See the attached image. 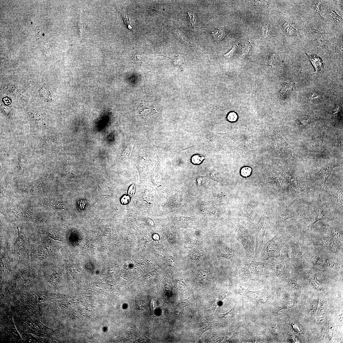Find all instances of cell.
<instances>
[{"label":"cell","instance_id":"cell-25","mask_svg":"<svg viewBox=\"0 0 343 343\" xmlns=\"http://www.w3.org/2000/svg\"><path fill=\"white\" fill-rule=\"evenodd\" d=\"M235 308H233L231 309L230 311H229L228 312L226 313L225 314H223V316L224 317L225 319H228L233 318V317L235 315Z\"/></svg>","mask_w":343,"mask_h":343},{"label":"cell","instance_id":"cell-12","mask_svg":"<svg viewBox=\"0 0 343 343\" xmlns=\"http://www.w3.org/2000/svg\"><path fill=\"white\" fill-rule=\"evenodd\" d=\"M298 216L297 214L291 211H287L280 214L276 225L281 223L290 218Z\"/></svg>","mask_w":343,"mask_h":343},{"label":"cell","instance_id":"cell-32","mask_svg":"<svg viewBox=\"0 0 343 343\" xmlns=\"http://www.w3.org/2000/svg\"><path fill=\"white\" fill-rule=\"evenodd\" d=\"M130 200V198L129 196L124 195L122 198L121 202L123 204H127L129 203Z\"/></svg>","mask_w":343,"mask_h":343},{"label":"cell","instance_id":"cell-24","mask_svg":"<svg viewBox=\"0 0 343 343\" xmlns=\"http://www.w3.org/2000/svg\"><path fill=\"white\" fill-rule=\"evenodd\" d=\"M206 177L203 176H199L197 178V184L198 186H200L204 185L206 182Z\"/></svg>","mask_w":343,"mask_h":343},{"label":"cell","instance_id":"cell-19","mask_svg":"<svg viewBox=\"0 0 343 343\" xmlns=\"http://www.w3.org/2000/svg\"><path fill=\"white\" fill-rule=\"evenodd\" d=\"M122 16L124 21L127 27L130 30L133 31L134 26L132 18L127 13H124L122 14Z\"/></svg>","mask_w":343,"mask_h":343},{"label":"cell","instance_id":"cell-15","mask_svg":"<svg viewBox=\"0 0 343 343\" xmlns=\"http://www.w3.org/2000/svg\"><path fill=\"white\" fill-rule=\"evenodd\" d=\"M246 292L247 293V294L249 298H251L253 300H255L257 301H260L264 300L265 296H266L265 293L263 291H257L256 292L249 291L248 290L246 291Z\"/></svg>","mask_w":343,"mask_h":343},{"label":"cell","instance_id":"cell-20","mask_svg":"<svg viewBox=\"0 0 343 343\" xmlns=\"http://www.w3.org/2000/svg\"><path fill=\"white\" fill-rule=\"evenodd\" d=\"M311 121V119L309 117L306 116H302L298 119V123L300 127L304 128L306 127Z\"/></svg>","mask_w":343,"mask_h":343},{"label":"cell","instance_id":"cell-23","mask_svg":"<svg viewBox=\"0 0 343 343\" xmlns=\"http://www.w3.org/2000/svg\"><path fill=\"white\" fill-rule=\"evenodd\" d=\"M251 172L252 169L251 167H245L242 169L241 174L242 176L247 177L251 175Z\"/></svg>","mask_w":343,"mask_h":343},{"label":"cell","instance_id":"cell-14","mask_svg":"<svg viewBox=\"0 0 343 343\" xmlns=\"http://www.w3.org/2000/svg\"><path fill=\"white\" fill-rule=\"evenodd\" d=\"M212 326L211 324L208 322H204L198 325L197 327V334L200 337L205 332L210 329Z\"/></svg>","mask_w":343,"mask_h":343},{"label":"cell","instance_id":"cell-31","mask_svg":"<svg viewBox=\"0 0 343 343\" xmlns=\"http://www.w3.org/2000/svg\"><path fill=\"white\" fill-rule=\"evenodd\" d=\"M135 190L136 188L135 184H133L130 187L128 190V193L129 196L132 197L134 195Z\"/></svg>","mask_w":343,"mask_h":343},{"label":"cell","instance_id":"cell-21","mask_svg":"<svg viewBox=\"0 0 343 343\" xmlns=\"http://www.w3.org/2000/svg\"><path fill=\"white\" fill-rule=\"evenodd\" d=\"M143 58L141 55H138L137 54L134 56V61L133 63L134 66H137L139 65H142L143 63Z\"/></svg>","mask_w":343,"mask_h":343},{"label":"cell","instance_id":"cell-6","mask_svg":"<svg viewBox=\"0 0 343 343\" xmlns=\"http://www.w3.org/2000/svg\"><path fill=\"white\" fill-rule=\"evenodd\" d=\"M340 166L339 164L335 163H331L324 164L319 169L318 175L325 184L327 180L331 174L334 169Z\"/></svg>","mask_w":343,"mask_h":343},{"label":"cell","instance_id":"cell-11","mask_svg":"<svg viewBox=\"0 0 343 343\" xmlns=\"http://www.w3.org/2000/svg\"><path fill=\"white\" fill-rule=\"evenodd\" d=\"M307 56L313 64L316 71L322 72L324 69L323 62L320 57L317 55H310L306 54Z\"/></svg>","mask_w":343,"mask_h":343},{"label":"cell","instance_id":"cell-9","mask_svg":"<svg viewBox=\"0 0 343 343\" xmlns=\"http://www.w3.org/2000/svg\"><path fill=\"white\" fill-rule=\"evenodd\" d=\"M282 89L278 93L279 97L282 99L288 97L295 88L296 83L295 82L287 83L281 82Z\"/></svg>","mask_w":343,"mask_h":343},{"label":"cell","instance_id":"cell-27","mask_svg":"<svg viewBox=\"0 0 343 343\" xmlns=\"http://www.w3.org/2000/svg\"><path fill=\"white\" fill-rule=\"evenodd\" d=\"M221 32V31L218 29L216 32H213V35L214 37L217 39H222L224 37L225 34Z\"/></svg>","mask_w":343,"mask_h":343},{"label":"cell","instance_id":"cell-37","mask_svg":"<svg viewBox=\"0 0 343 343\" xmlns=\"http://www.w3.org/2000/svg\"><path fill=\"white\" fill-rule=\"evenodd\" d=\"M263 32L265 35H266L268 29L266 26H265L263 27Z\"/></svg>","mask_w":343,"mask_h":343},{"label":"cell","instance_id":"cell-2","mask_svg":"<svg viewBox=\"0 0 343 343\" xmlns=\"http://www.w3.org/2000/svg\"><path fill=\"white\" fill-rule=\"evenodd\" d=\"M281 244L280 237L278 236H275L264 246L261 252L260 259L266 260L271 258L279 257Z\"/></svg>","mask_w":343,"mask_h":343},{"label":"cell","instance_id":"cell-5","mask_svg":"<svg viewBox=\"0 0 343 343\" xmlns=\"http://www.w3.org/2000/svg\"><path fill=\"white\" fill-rule=\"evenodd\" d=\"M250 264L243 267L242 270L246 275H260L263 272L265 264L263 263L252 261Z\"/></svg>","mask_w":343,"mask_h":343},{"label":"cell","instance_id":"cell-18","mask_svg":"<svg viewBox=\"0 0 343 343\" xmlns=\"http://www.w3.org/2000/svg\"><path fill=\"white\" fill-rule=\"evenodd\" d=\"M342 106L340 105H338L335 108V110L333 113V118L335 123H339L341 118L342 113Z\"/></svg>","mask_w":343,"mask_h":343},{"label":"cell","instance_id":"cell-3","mask_svg":"<svg viewBox=\"0 0 343 343\" xmlns=\"http://www.w3.org/2000/svg\"><path fill=\"white\" fill-rule=\"evenodd\" d=\"M268 222L267 218L263 214L256 225L255 233L256 244L255 252L256 255L259 254L262 251L264 238L265 233L268 228Z\"/></svg>","mask_w":343,"mask_h":343},{"label":"cell","instance_id":"cell-29","mask_svg":"<svg viewBox=\"0 0 343 343\" xmlns=\"http://www.w3.org/2000/svg\"><path fill=\"white\" fill-rule=\"evenodd\" d=\"M238 43V42L237 44H236V45L233 46L232 49L228 53L225 54L224 55V57L227 59H229L230 58V57L233 55L234 52L235 51L236 49L237 48Z\"/></svg>","mask_w":343,"mask_h":343},{"label":"cell","instance_id":"cell-13","mask_svg":"<svg viewBox=\"0 0 343 343\" xmlns=\"http://www.w3.org/2000/svg\"><path fill=\"white\" fill-rule=\"evenodd\" d=\"M308 101L311 103H316L321 101L323 99L322 92L313 91L310 92L308 96Z\"/></svg>","mask_w":343,"mask_h":343},{"label":"cell","instance_id":"cell-1","mask_svg":"<svg viewBox=\"0 0 343 343\" xmlns=\"http://www.w3.org/2000/svg\"><path fill=\"white\" fill-rule=\"evenodd\" d=\"M238 241L242 245L245 249L248 260L255 261V240L250 233L243 227H239L238 231Z\"/></svg>","mask_w":343,"mask_h":343},{"label":"cell","instance_id":"cell-34","mask_svg":"<svg viewBox=\"0 0 343 343\" xmlns=\"http://www.w3.org/2000/svg\"><path fill=\"white\" fill-rule=\"evenodd\" d=\"M312 283L317 288H321L322 287L321 284L317 280L312 279L311 280Z\"/></svg>","mask_w":343,"mask_h":343},{"label":"cell","instance_id":"cell-22","mask_svg":"<svg viewBox=\"0 0 343 343\" xmlns=\"http://www.w3.org/2000/svg\"><path fill=\"white\" fill-rule=\"evenodd\" d=\"M285 265L284 264H279L275 267V272L279 276H281L284 274L285 270Z\"/></svg>","mask_w":343,"mask_h":343},{"label":"cell","instance_id":"cell-35","mask_svg":"<svg viewBox=\"0 0 343 343\" xmlns=\"http://www.w3.org/2000/svg\"><path fill=\"white\" fill-rule=\"evenodd\" d=\"M189 16H190V20L191 23L193 25H195L196 23V20L195 17L194 16V15L192 14L191 12H189Z\"/></svg>","mask_w":343,"mask_h":343},{"label":"cell","instance_id":"cell-36","mask_svg":"<svg viewBox=\"0 0 343 343\" xmlns=\"http://www.w3.org/2000/svg\"><path fill=\"white\" fill-rule=\"evenodd\" d=\"M182 305H184L185 307L188 306L189 305V302L188 299L183 300L181 303Z\"/></svg>","mask_w":343,"mask_h":343},{"label":"cell","instance_id":"cell-16","mask_svg":"<svg viewBox=\"0 0 343 343\" xmlns=\"http://www.w3.org/2000/svg\"><path fill=\"white\" fill-rule=\"evenodd\" d=\"M206 159L204 155L200 154H195L191 157L190 162L194 165H199L201 164Z\"/></svg>","mask_w":343,"mask_h":343},{"label":"cell","instance_id":"cell-8","mask_svg":"<svg viewBox=\"0 0 343 343\" xmlns=\"http://www.w3.org/2000/svg\"><path fill=\"white\" fill-rule=\"evenodd\" d=\"M316 219L313 225L318 221L323 220L330 219L331 218L330 213L319 203L315 204Z\"/></svg>","mask_w":343,"mask_h":343},{"label":"cell","instance_id":"cell-7","mask_svg":"<svg viewBox=\"0 0 343 343\" xmlns=\"http://www.w3.org/2000/svg\"><path fill=\"white\" fill-rule=\"evenodd\" d=\"M139 115L143 119L146 124V121L152 115L156 114H159L156 111L154 106L152 105H146L145 106H142L137 109Z\"/></svg>","mask_w":343,"mask_h":343},{"label":"cell","instance_id":"cell-28","mask_svg":"<svg viewBox=\"0 0 343 343\" xmlns=\"http://www.w3.org/2000/svg\"><path fill=\"white\" fill-rule=\"evenodd\" d=\"M277 63L276 58L275 55H272L270 57L268 61V64L269 66L273 67Z\"/></svg>","mask_w":343,"mask_h":343},{"label":"cell","instance_id":"cell-26","mask_svg":"<svg viewBox=\"0 0 343 343\" xmlns=\"http://www.w3.org/2000/svg\"><path fill=\"white\" fill-rule=\"evenodd\" d=\"M238 118L237 114L233 112L230 113L228 115L227 119L228 121L230 122L236 121Z\"/></svg>","mask_w":343,"mask_h":343},{"label":"cell","instance_id":"cell-10","mask_svg":"<svg viewBox=\"0 0 343 343\" xmlns=\"http://www.w3.org/2000/svg\"><path fill=\"white\" fill-rule=\"evenodd\" d=\"M221 256L230 260L233 263H235L238 258V254L235 249L227 246L222 249Z\"/></svg>","mask_w":343,"mask_h":343},{"label":"cell","instance_id":"cell-33","mask_svg":"<svg viewBox=\"0 0 343 343\" xmlns=\"http://www.w3.org/2000/svg\"><path fill=\"white\" fill-rule=\"evenodd\" d=\"M167 260L169 265L170 266H173L174 265L176 262L175 260L173 257H168Z\"/></svg>","mask_w":343,"mask_h":343},{"label":"cell","instance_id":"cell-30","mask_svg":"<svg viewBox=\"0 0 343 343\" xmlns=\"http://www.w3.org/2000/svg\"><path fill=\"white\" fill-rule=\"evenodd\" d=\"M252 47V45L249 42L248 43L243 46V54H248L250 51L251 48Z\"/></svg>","mask_w":343,"mask_h":343},{"label":"cell","instance_id":"cell-17","mask_svg":"<svg viewBox=\"0 0 343 343\" xmlns=\"http://www.w3.org/2000/svg\"><path fill=\"white\" fill-rule=\"evenodd\" d=\"M209 273L205 271L201 270L199 271L197 275V279L198 281L202 284H206L209 280Z\"/></svg>","mask_w":343,"mask_h":343},{"label":"cell","instance_id":"cell-4","mask_svg":"<svg viewBox=\"0 0 343 343\" xmlns=\"http://www.w3.org/2000/svg\"><path fill=\"white\" fill-rule=\"evenodd\" d=\"M322 195V199L326 201L341 207L342 197L338 192L331 190H324Z\"/></svg>","mask_w":343,"mask_h":343}]
</instances>
